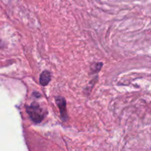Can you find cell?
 <instances>
[{"mask_svg":"<svg viewBox=\"0 0 151 151\" xmlns=\"http://www.w3.org/2000/svg\"><path fill=\"white\" fill-rule=\"evenodd\" d=\"M55 102L57 104L58 107L60 109V114H61L62 118L63 119H66V116H67V114H66V102L64 97H55Z\"/></svg>","mask_w":151,"mask_h":151,"instance_id":"cell-2","label":"cell"},{"mask_svg":"<svg viewBox=\"0 0 151 151\" xmlns=\"http://www.w3.org/2000/svg\"><path fill=\"white\" fill-rule=\"evenodd\" d=\"M51 81V74L49 71H44L40 75V83L42 86H45L49 84Z\"/></svg>","mask_w":151,"mask_h":151,"instance_id":"cell-3","label":"cell"},{"mask_svg":"<svg viewBox=\"0 0 151 151\" xmlns=\"http://www.w3.org/2000/svg\"><path fill=\"white\" fill-rule=\"evenodd\" d=\"M102 66H103V63H94V64L91 66V70H92L94 72H97L100 70Z\"/></svg>","mask_w":151,"mask_h":151,"instance_id":"cell-4","label":"cell"},{"mask_svg":"<svg viewBox=\"0 0 151 151\" xmlns=\"http://www.w3.org/2000/svg\"><path fill=\"white\" fill-rule=\"evenodd\" d=\"M27 112L32 122L35 123H40L44 118V114L42 109L37 103H32L30 106H27Z\"/></svg>","mask_w":151,"mask_h":151,"instance_id":"cell-1","label":"cell"}]
</instances>
